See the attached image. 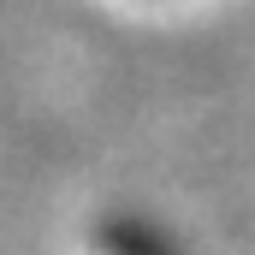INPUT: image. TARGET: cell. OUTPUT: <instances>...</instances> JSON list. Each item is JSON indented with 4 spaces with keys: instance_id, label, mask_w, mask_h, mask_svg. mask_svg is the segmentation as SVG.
<instances>
[{
    "instance_id": "cell-1",
    "label": "cell",
    "mask_w": 255,
    "mask_h": 255,
    "mask_svg": "<svg viewBox=\"0 0 255 255\" xmlns=\"http://www.w3.org/2000/svg\"><path fill=\"white\" fill-rule=\"evenodd\" d=\"M101 255H178L148 220H113L101 232Z\"/></svg>"
}]
</instances>
